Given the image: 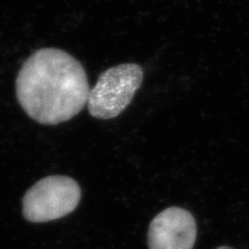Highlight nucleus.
<instances>
[{
  "instance_id": "nucleus-5",
  "label": "nucleus",
  "mask_w": 249,
  "mask_h": 249,
  "mask_svg": "<svg viewBox=\"0 0 249 249\" xmlns=\"http://www.w3.org/2000/svg\"><path fill=\"white\" fill-rule=\"evenodd\" d=\"M217 249H233V248H231V247H219V248H217Z\"/></svg>"
},
{
  "instance_id": "nucleus-2",
  "label": "nucleus",
  "mask_w": 249,
  "mask_h": 249,
  "mask_svg": "<svg viewBox=\"0 0 249 249\" xmlns=\"http://www.w3.org/2000/svg\"><path fill=\"white\" fill-rule=\"evenodd\" d=\"M142 80L143 71L136 64L118 65L103 71L89 92V113L103 120L118 117L130 104Z\"/></svg>"
},
{
  "instance_id": "nucleus-3",
  "label": "nucleus",
  "mask_w": 249,
  "mask_h": 249,
  "mask_svg": "<svg viewBox=\"0 0 249 249\" xmlns=\"http://www.w3.org/2000/svg\"><path fill=\"white\" fill-rule=\"evenodd\" d=\"M81 188L75 180L65 176H51L39 180L23 197V216L33 223L59 219L76 209Z\"/></svg>"
},
{
  "instance_id": "nucleus-1",
  "label": "nucleus",
  "mask_w": 249,
  "mask_h": 249,
  "mask_svg": "<svg viewBox=\"0 0 249 249\" xmlns=\"http://www.w3.org/2000/svg\"><path fill=\"white\" fill-rule=\"evenodd\" d=\"M15 86L24 112L38 124L49 126L79 114L90 92L81 62L54 48L40 49L31 54L18 71Z\"/></svg>"
},
{
  "instance_id": "nucleus-4",
  "label": "nucleus",
  "mask_w": 249,
  "mask_h": 249,
  "mask_svg": "<svg viewBox=\"0 0 249 249\" xmlns=\"http://www.w3.org/2000/svg\"><path fill=\"white\" fill-rule=\"evenodd\" d=\"M195 240V219L182 208H167L158 213L149 226L150 249H193Z\"/></svg>"
}]
</instances>
